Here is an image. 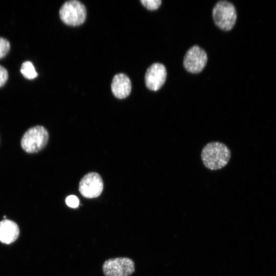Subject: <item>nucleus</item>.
<instances>
[{"instance_id": "f257e3e1", "label": "nucleus", "mask_w": 276, "mask_h": 276, "mask_svg": "<svg viewBox=\"0 0 276 276\" xmlns=\"http://www.w3.org/2000/svg\"><path fill=\"white\" fill-rule=\"evenodd\" d=\"M231 157L229 148L224 143L212 142L206 144L201 153L204 166L211 170H217L224 167Z\"/></svg>"}, {"instance_id": "f03ea898", "label": "nucleus", "mask_w": 276, "mask_h": 276, "mask_svg": "<svg viewBox=\"0 0 276 276\" xmlns=\"http://www.w3.org/2000/svg\"><path fill=\"white\" fill-rule=\"evenodd\" d=\"M234 5L226 1H218L212 10V17L216 26L223 31H228L234 27L237 20Z\"/></svg>"}, {"instance_id": "7ed1b4c3", "label": "nucleus", "mask_w": 276, "mask_h": 276, "mask_svg": "<svg viewBox=\"0 0 276 276\" xmlns=\"http://www.w3.org/2000/svg\"><path fill=\"white\" fill-rule=\"evenodd\" d=\"M49 133L43 126H36L28 129L22 136L21 146L26 152L32 153L42 150L47 144Z\"/></svg>"}, {"instance_id": "20e7f679", "label": "nucleus", "mask_w": 276, "mask_h": 276, "mask_svg": "<svg viewBox=\"0 0 276 276\" xmlns=\"http://www.w3.org/2000/svg\"><path fill=\"white\" fill-rule=\"evenodd\" d=\"M59 16L61 20L68 26H80L85 20L86 9L84 4L78 1H68L61 7Z\"/></svg>"}, {"instance_id": "39448f33", "label": "nucleus", "mask_w": 276, "mask_h": 276, "mask_svg": "<svg viewBox=\"0 0 276 276\" xmlns=\"http://www.w3.org/2000/svg\"><path fill=\"white\" fill-rule=\"evenodd\" d=\"M102 270L105 276H129L134 271V263L126 257L109 259L104 262Z\"/></svg>"}, {"instance_id": "423d86ee", "label": "nucleus", "mask_w": 276, "mask_h": 276, "mask_svg": "<svg viewBox=\"0 0 276 276\" xmlns=\"http://www.w3.org/2000/svg\"><path fill=\"white\" fill-rule=\"evenodd\" d=\"M208 61L206 52L195 45L190 48L183 57V65L186 70L192 74H198L205 67Z\"/></svg>"}, {"instance_id": "0eeeda50", "label": "nucleus", "mask_w": 276, "mask_h": 276, "mask_svg": "<svg viewBox=\"0 0 276 276\" xmlns=\"http://www.w3.org/2000/svg\"><path fill=\"white\" fill-rule=\"evenodd\" d=\"M103 189L101 176L96 172H90L84 175L79 185V191L84 197L93 198L100 196Z\"/></svg>"}, {"instance_id": "6e6552de", "label": "nucleus", "mask_w": 276, "mask_h": 276, "mask_svg": "<svg viewBox=\"0 0 276 276\" xmlns=\"http://www.w3.org/2000/svg\"><path fill=\"white\" fill-rule=\"evenodd\" d=\"M167 71L165 65L154 63L147 70L145 75L146 87L152 91L159 90L165 84L167 78Z\"/></svg>"}, {"instance_id": "1a4fd4ad", "label": "nucleus", "mask_w": 276, "mask_h": 276, "mask_svg": "<svg viewBox=\"0 0 276 276\" xmlns=\"http://www.w3.org/2000/svg\"><path fill=\"white\" fill-rule=\"evenodd\" d=\"M111 89L116 98L124 99L127 97L131 90V83L129 78L123 73L116 74L112 79Z\"/></svg>"}, {"instance_id": "9d476101", "label": "nucleus", "mask_w": 276, "mask_h": 276, "mask_svg": "<svg viewBox=\"0 0 276 276\" xmlns=\"http://www.w3.org/2000/svg\"><path fill=\"white\" fill-rule=\"evenodd\" d=\"M19 228L14 221L4 219L0 221V242L6 244L14 242L18 237Z\"/></svg>"}, {"instance_id": "9b49d317", "label": "nucleus", "mask_w": 276, "mask_h": 276, "mask_svg": "<svg viewBox=\"0 0 276 276\" xmlns=\"http://www.w3.org/2000/svg\"><path fill=\"white\" fill-rule=\"evenodd\" d=\"M20 72L25 78L29 79H34L38 75L34 65L29 61H25L22 64Z\"/></svg>"}, {"instance_id": "f8f14e48", "label": "nucleus", "mask_w": 276, "mask_h": 276, "mask_svg": "<svg viewBox=\"0 0 276 276\" xmlns=\"http://www.w3.org/2000/svg\"><path fill=\"white\" fill-rule=\"evenodd\" d=\"M143 6L149 10H157L162 4L160 0H141Z\"/></svg>"}, {"instance_id": "ddd939ff", "label": "nucleus", "mask_w": 276, "mask_h": 276, "mask_svg": "<svg viewBox=\"0 0 276 276\" xmlns=\"http://www.w3.org/2000/svg\"><path fill=\"white\" fill-rule=\"evenodd\" d=\"M10 48L9 42L7 39L0 37V58L4 57L7 54Z\"/></svg>"}, {"instance_id": "4468645a", "label": "nucleus", "mask_w": 276, "mask_h": 276, "mask_svg": "<svg viewBox=\"0 0 276 276\" xmlns=\"http://www.w3.org/2000/svg\"><path fill=\"white\" fill-rule=\"evenodd\" d=\"M65 202L67 205L72 208H77L79 204V199L73 195L68 196L65 199Z\"/></svg>"}, {"instance_id": "2eb2a0df", "label": "nucleus", "mask_w": 276, "mask_h": 276, "mask_svg": "<svg viewBox=\"0 0 276 276\" xmlns=\"http://www.w3.org/2000/svg\"><path fill=\"white\" fill-rule=\"evenodd\" d=\"M8 78V73L7 70L0 65V87L3 86L6 82Z\"/></svg>"}]
</instances>
